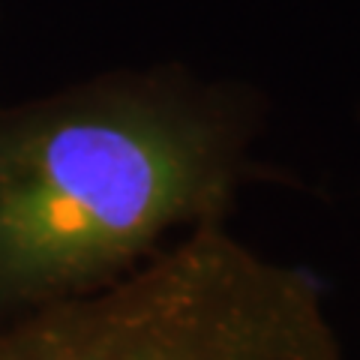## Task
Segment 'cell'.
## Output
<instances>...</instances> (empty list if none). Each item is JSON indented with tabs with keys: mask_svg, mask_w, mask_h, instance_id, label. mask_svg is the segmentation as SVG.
Returning <instances> with one entry per match:
<instances>
[{
	"mask_svg": "<svg viewBox=\"0 0 360 360\" xmlns=\"http://www.w3.org/2000/svg\"><path fill=\"white\" fill-rule=\"evenodd\" d=\"M234 184L219 123L153 99H94L0 141V307L99 288L184 222H217Z\"/></svg>",
	"mask_w": 360,
	"mask_h": 360,
	"instance_id": "1",
	"label": "cell"
},
{
	"mask_svg": "<svg viewBox=\"0 0 360 360\" xmlns=\"http://www.w3.org/2000/svg\"><path fill=\"white\" fill-rule=\"evenodd\" d=\"M0 360H342L319 283L201 222L82 295L0 307Z\"/></svg>",
	"mask_w": 360,
	"mask_h": 360,
	"instance_id": "2",
	"label": "cell"
}]
</instances>
